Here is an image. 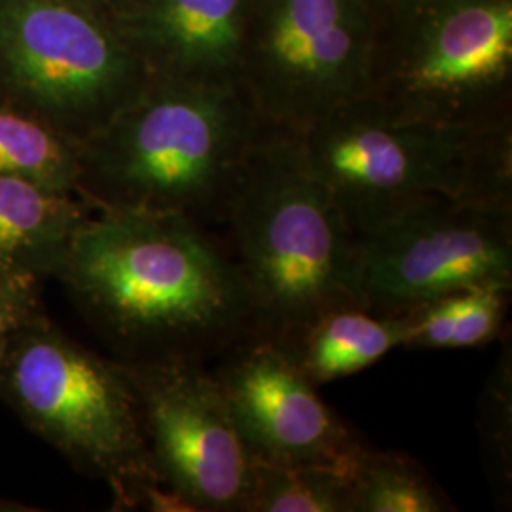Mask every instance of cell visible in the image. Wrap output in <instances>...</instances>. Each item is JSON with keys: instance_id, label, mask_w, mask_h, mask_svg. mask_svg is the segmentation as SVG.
<instances>
[{"instance_id": "603a6c76", "label": "cell", "mask_w": 512, "mask_h": 512, "mask_svg": "<svg viewBox=\"0 0 512 512\" xmlns=\"http://www.w3.org/2000/svg\"><path fill=\"white\" fill-rule=\"evenodd\" d=\"M370 6H372V10H376L378 6H382L384 4L385 0H366Z\"/></svg>"}, {"instance_id": "d6986e66", "label": "cell", "mask_w": 512, "mask_h": 512, "mask_svg": "<svg viewBox=\"0 0 512 512\" xmlns=\"http://www.w3.org/2000/svg\"><path fill=\"white\" fill-rule=\"evenodd\" d=\"M511 289L512 285L484 283L454 293L456 323L452 349L480 348L501 336Z\"/></svg>"}, {"instance_id": "44dd1931", "label": "cell", "mask_w": 512, "mask_h": 512, "mask_svg": "<svg viewBox=\"0 0 512 512\" xmlns=\"http://www.w3.org/2000/svg\"><path fill=\"white\" fill-rule=\"evenodd\" d=\"M74 4H80L84 8H90L93 12H97L99 16H105L116 23V19L122 16V12L128 8L131 0H69Z\"/></svg>"}, {"instance_id": "ffe728a7", "label": "cell", "mask_w": 512, "mask_h": 512, "mask_svg": "<svg viewBox=\"0 0 512 512\" xmlns=\"http://www.w3.org/2000/svg\"><path fill=\"white\" fill-rule=\"evenodd\" d=\"M37 277L0 270V359L21 330L48 315Z\"/></svg>"}, {"instance_id": "ac0fdd59", "label": "cell", "mask_w": 512, "mask_h": 512, "mask_svg": "<svg viewBox=\"0 0 512 512\" xmlns=\"http://www.w3.org/2000/svg\"><path fill=\"white\" fill-rule=\"evenodd\" d=\"M512 355L507 349L484 385L480 397V437L486 471L495 494L511 503L512 490Z\"/></svg>"}, {"instance_id": "8992f818", "label": "cell", "mask_w": 512, "mask_h": 512, "mask_svg": "<svg viewBox=\"0 0 512 512\" xmlns=\"http://www.w3.org/2000/svg\"><path fill=\"white\" fill-rule=\"evenodd\" d=\"M368 95L437 124L512 118V0H385Z\"/></svg>"}, {"instance_id": "30bf717a", "label": "cell", "mask_w": 512, "mask_h": 512, "mask_svg": "<svg viewBox=\"0 0 512 512\" xmlns=\"http://www.w3.org/2000/svg\"><path fill=\"white\" fill-rule=\"evenodd\" d=\"M122 361L165 490L186 512H245L256 458L213 372L188 357Z\"/></svg>"}, {"instance_id": "277c9868", "label": "cell", "mask_w": 512, "mask_h": 512, "mask_svg": "<svg viewBox=\"0 0 512 512\" xmlns=\"http://www.w3.org/2000/svg\"><path fill=\"white\" fill-rule=\"evenodd\" d=\"M296 135L353 236L427 198L512 207V118L437 124L365 93Z\"/></svg>"}, {"instance_id": "2e32d148", "label": "cell", "mask_w": 512, "mask_h": 512, "mask_svg": "<svg viewBox=\"0 0 512 512\" xmlns=\"http://www.w3.org/2000/svg\"><path fill=\"white\" fill-rule=\"evenodd\" d=\"M78 154L76 141L0 97V177L76 194Z\"/></svg>"}, {"instance_id": "7a4b0ae2", "label": "cell", "mask_w": 512, "mask_h": 512, "mask_svg": "<svg viewBox=\"0 0 512 512\" xmlns=\"http://www.w3.org/2000/svg\"><path fill=\"white\" fill-rule=\"evenodd\" d=\"M266 126L241 82L150 76L128 107L80 143L76 194L93 209L171 211L224 224Z\"/></svg>"}, {"instance_id": "5b68a950", "label": "cell", "mask_w": 512, "mask_h": 512, "mask_svg": "<svg viewBox=\"0 0 512 512\" xmlns=\"http://www.w3.org/2000/svg\"><path fill=\"white\" fill-rule=\"evenodd\" d=\"M0 401L74 469L103 480L114 509L186 512L156 475L122 359L97 355L44 315L2 355Z\"/></svg>"}, {"instance_id": "ba28073f", "label": "cell", "mask_w": 512, "mask_h": 512, "mask_svg": "<svg viewBox=\"0 0 512 512\" xmlns=\"http://www.w3.org/2000/svg\"><path fill=\"white\" fill-rule=\"evenodd\" d=\"M372 37L366 0H253L241 84L270 126L300 133L368 93Z\"/></svg>"}, {"instance_id": "9a60e30c", "label": "cell", "mask_w": 512, "mask_h": 512, "mask_svg": "<svg viewBox=\"0 0 512 512\" xmlns=\"http://www.w3.org/2000/svg\"><path fill=\"white\" fill-rule=\"evenodd\" d=\"M353 465L256 459L245 512H355Z\"/></svg>"}, {"instance_id": "4fadbf2b", "label": "cell", "mask_w": 512, "mask_h": 512, "mask_svg": "<svg viewBox=\"0 0 512 512\" xmlns=\"http://www.w3.org/2000/svg\"><path fill=\"white\" fill-rule=\"evenodd\" d=\"M90 203L16 177H0V270L57 279Z\"/></svg>"}, {"instance_id": "6da1fadb", "label": "cell", "mask_w": 512, "mask_h": 512, "mask_svg": "<svg viewBox=\"0 0 512 512\" xmlns=\"http://www.w3.org/2000/svg\"><path fill=\"white\" fill-rule=\"evenodd\" d=\"M57 279L126 361L205 363L255 334L236 258L181 213L95 209Z\"/></svg>"}, {"instance_id": "7c38bea8", "label": "cell", "mask_w": 512, "mask_h": 512, "mask_svg": "<svg viewBox=\"0 0 512 512\" xmlns=\"http://www.w3.org/2000/svg\"><path fill=\"white\" fill-rule=\"evenodd\" d=\"M251 8L253 0H131L116 27L150 76L236 84Z\"/></svg>"}, {"instance_id": "52a82bcc", "label": "cell", "mask_w": 512, "mask_h": 512, "mask_svg": "<svg viewBox=\"0 0 512 512\" xmlns=\"http://www.w3.org/2000/svg\"><path fill=\"white\" fill-rule=\"evenodd\" d=\"M116 23L69 0H0V97L78 145L145 90Z\"/></svg>"}, {"instance_id": "3957f363", "label": "cell", "mask_w": 512, "mask_h": 512, "mask_svg": "<svg viewBox=\"0 0 512 512\" xmlns=\"http://www.w3.org/2000/svg\"><path fill=\"white\" fill-rule=\"evenodd\" d=\"M255 336L287 344L323 311L357 304L355 236L298 135L266 126L226 207Z\"/></svg>"}, {"instance_id": "e0dca14e", "label": "cell", "mask_w": 512, "mask_h": 512, "mask_svg": "<svg viewBox=\"0 0 512 512\" xmlns=\"http://www.w3.org/2000/svg\"><path fill=\"white\" fill-rule=\"evenodd\" d=\"M355 512H454L458 507L418 459L363 446L353 465Z\"/></svg>"}, {"instance_id": "9c48e42d", "label": "cell", "mask_w": 512, "mask_h": 512, "mask_svg": "<svg viewBox=\"0 0 512 512\" xmlns=\"http://www.w3.org/2000/svg\"><path fill=\"white\" fill-rule=\"evenodd\" d=\"M512 285V207L427 198L355 234L359 306L403 315L463 289Z\"/></svg>"}, {"instance_id": "7402d4cb", "label": "cell", "mask_w": 512, "mask_h": 512, "mask_svg": "<svg viewBox=\"0 0 512 512\" xmlns=\"http://www.w3.org/2000/svg\"><path fill=\"white\" fill-rule=\"evenodd\" d=\"M38 509L35 507H29V505H23L19 501H12V499H6V497H0V512H35Z\"/></svg>"}, {"instance_id": "8fae6325", "label": "cell", "mask_w": 512, "mask_h": 512, "mask_svg": "<svg viewBox=\"0 0 512 512\" xmlns=\"http://www.w3.org/2000/svg\"><path fill=\"white\" fill-rule=\"evenodd\" d=\"M211 372L256 459L346 465L365 446L272 340L255 334L241 340Z\"/></svg>"}, {"instance_id": "5bb4252c", "label": "cell", "mask_w": 512, "mask_h": 512, "mask_svg": "<svg viewBox=\"0 0 512 512\" xmlns=\"http://www.w3.org/2000/svg\"><path fill=\"white\" fill-rule=\"evenodd\" d=\"M408 332V313L380 315L357 304H344L317 315L281 348L311 384L321 387L365 370L393 349L404 348Z\"/></svg>"}]
</instances>
